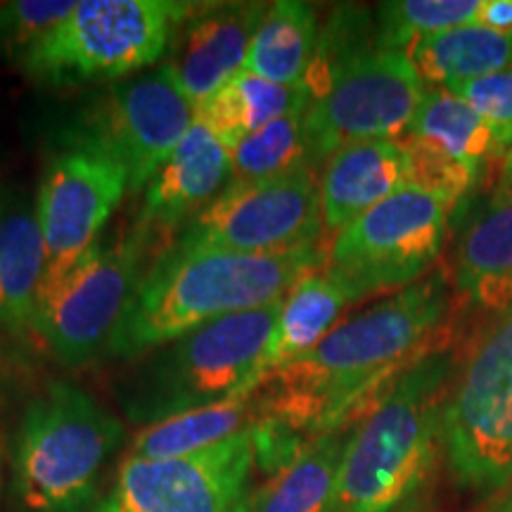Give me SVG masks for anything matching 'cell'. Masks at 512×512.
Wrapping results in <instances>:
<instances>
[{
    "label": "cell",
    "mask_w": 512,
    "mask_h": 512,
    "mask_svg": "<svg viewBox=\"0 0 512 512\" xmlns=\"http://www.w3.org/2000/svg\"><path fill=\"white\" fill-rule=\"evenodd\" d=\"M124 425L91 394L53 380L24 408L12 448V496L22 512H88Z\"/></svg>",
    "instance_id": "cell-4"
},
{
    "label": "cell",
    "mask_w": 512,
    "mask_h": 512,
    "mask_svg": "<svg viewBox=\"0 0 512 512\" xmlns=\"http://www.w3.org/2000/svg\"><path fill=\"white\" fill-rule=\"evenodd\" d=\"M354 425L351 422L313 439L290 465L249 494L242 512H330L339 465Z\"/></svg>",
    "instance_id": "cell-21"
},
{
    "label": "cell",
    "mask_w": 512,
    "mask_h": 512,
    "mask_svg": "<svg viewBox=\"0 0 512 512\" xmlns=\"http://www.w3.org/2000/svg\"><path fill=\"white\" fill-rule=\"evenodd\" d=\"M451 280L467 309L494 320L512 311V190L496 188L465 197L453 209Z\"/></svg>",
    "instance_id": "cell-17"
},
{
    "label": "cell",
    "mask_w": 512,
    "mask_h": 512,
    "mask_svg": "<svg viewBox=\"0 0 512 512\" xmlns=\"http://www.w3.org/2000/svg\"><path fill=\"white\" fill-rule=\"evenodd\" d=\"M411 183V159L399 140H356L320 169V214L325 233L344 226Z\"/></svg>",
    "instance_id": "cell-19"
},
{
    "label": "cell",
    "mask_w": 512,
    "mask_h": 512,
    "mask_svg": "<svg viewBox=\"0 0 512 512\" xmlns=\"http://www.w3.org/2000/svg\"><path fill=\"white\" fill-rule=\"evenodd\" d=\"M498 188H505V190H512V147L508 152H505L503 162H501V171H498V181H496Z\"/></svg>",
    "instance_id": "cell-32"
},
{
    "label": "cell",
    "mask_w": 512,
    "mask_h": 512,
    "mask_svg": "<svg viewBox=\"0 0 512 512\" xmlns=\"http://www.w3.org/2000/svg\"><path fill=\"white\" fill-rule=\"evenodd\" d=\"M503 133L512 124V67L448 88Z\"/></svg>",
    "instance_id": "cell-30"
},
{
    "label": "cell",
    "mask_w": 512,
    "mask_h": 512,
    "mask_svg": "<svg viewBox=\"0 0 512 512\" xmlns=\"http://www.w3.org/2000/svg\"><path fill=\"white\" fill-rule=\"evenodd\" d=\"M306 110L285 114L240 140L230 152L228 183L266 181V178L283 176L297 166L309 164Z\"/></svg>",
    "instance_id": "cell-27"
},
{
    "label": "cell",
    "mask_w": 512,
    "mask_h": 512,
    "mask_svg": "<svg viewBox=\"0 0 512 512\" xmlns=\"http://www.w3.org/2000/svg\"><path fill=\"white\" fill-rule=\"evenodd\" d=\"M415 72L425 86L448 88L512 67V34L484 24H465L425 36L408 48Z\"/></svg>",
    "instance_id": "cell-24"
},
{
    "label": "cell",
    "mask_w": 512,
    "mask_h": 512,
    "mask_svg": "<svg viewBox=\"0 0 512 512\" xmlns=\"http://www.w3.org/2000/svg\"><path fill=\"white\" fill-rule=\"evenodd\" d=\"M280 302L219 318L138 358L119 387L128 418L147 427L256 392V370L273 337Z\"/></svg>",
    "instance_id": "cell-5"
},
{
    "label": "cell",
    "mask_w": 512,
    "mask_h": 512,
    "mask_svg": "<svg viewBox=\"0 0 512 512\" xmlns=\"http://www.w3.org/2000/svg\"><path fill=\"white\" fill-rule=\"evenodd\" d=\"M306 86V145L318 171L339 147L356 140H399L427 93L408 50L382 48L377 41Z\"/></svg>",
    "instance_id": "cell-9"
},
{
    "label": "cell",
    "mask_w": 512,
    "mask_h": 512,
    "mask_svg": "<svg viewBox=\"0 0 512 512\" xmlns=\"http://www.w3.org/2000/svg\"><path fill=\"white\" fill-rule=\"evenodd\" d=\"M0 494H3V446H0Z\"/></svg>",
    "instance_id": "cell-35"
},
{
    "label": "cell",
    "mask_w": 512,
    "mask_h": 512,
    "mask_svg": "<svg viewBox=\"0 0 512 512\" xmlns=\"http://www.w3.org/2000/svg\"><path fill=\"white\" fill-rule=\"evenodd\" d=\"M268 3H195L174 38V69L178 83L192 105H202L235 72L245 67L249 43Z\"/></svg>",
    "instance_id": "cell-18"
},
{
    "label": "cell",
    "mask_w": 512,
    "mask_h": 512,
    "mask_svg": "<svg viewBox=\"0 0 512 512\" xmlns=\"http://www.w3.org/2000/svg\"><path fill=\"white\" fill-rule=\"evenodd\" d=\"M126 190L128 174L112 152L69 126L50 150L34 204L48 264L74 259L98 242Z\"/></svg>",
    "instance_id": "cell-14"
},
{
    "label": "cell",
    "mask_w": 512,
    "mask_h": 512,
    "mask_svg": "<svg viewBox=\"0 0 512 512\" xmlns=\"http://www.w3.org/2000/svg\"><path fill=\"white\" fill-rule=\"evenodd\" d=\"M451 280L444 271L356 313L330 335L259 384L261 420L311 444L356 422L396 377L430 354L453 313Z\"/></svg>",
    "instance_id": "cell-1"
},
{
    "label": "cell",
    "mask_w": 512,
    "mask_h": 512,
    "mask_svg": "<svg viewBox=\"0 0 512 512\" xmlns=\"http://www.w3.org/2000/svg\"><path fill=\"white\" fill-rule=\"evenodd\" d=\"M486 512H512V484L503 491L501 496L496 498L494 505H491V508Z\"/></svg>",
    "instance_id": "cell-33"
},
{
    "label": "cell",
    "mask_w": 512,
    "mask_h": 512,
    "mask_svg": "<svg viewBox=\"0 0 512 512\" xmlns=\"http://www.w3.org/2000/svg\"><path fill=\"white\" fill-rule=\"evenodd\" d=\"M484 0H392L375 10L377 43L408 50L425 36L475 24Z\"/></svg>",
    "instance_id": "cell-28"
},
{
    "label": "cell",
    "mask_w": 512,
    "mask_h": 512,
    "mask_svg": "<svg viewBox=\"0 0 512 512\" xmlns=\"http://www.w3.org/2000/svg\"><path fill=\"white\" fill-rule=\"evenodd\" d=\"M458 354L439 344L356 420L330 512H406L425 489L441 446V411Z\"/></svg>",
    "instance_id": "cell-3"
},
{
    "label": "cell",
    "mask_w": 512,
    "mask_h": 512,
    "mask_svg": "<svg viewBox=\"0 0 512 512\" xmlns=\"http://www.w3.org/2000/svg\"><path fill=\"white\" fill-rule=\"evenodd\" d=\"M48 266L36 211L15 207L0 214V325L31 330L36 294Z\"/></svg>",
    "instance_id": "cell-26"
},
{
    "label": "cell",
    "mask_w": 512,
    "mask_h": 512,
    "mask_svg": "<svg viewBox=\"0 0 512 512\" xmlns=\"http://www.w3.org/2000/svg\"><path fill=\"white\" fill-rule=\"evenodd\" d=\"M195 124V105L169 64L119 81L86 102L72 126L124 166L128 188H147Z\"/></svg>",
    "instance_id": "cell-12"
},
{
    "label": "cell",
    "mask_w": 512,
    "mask_h": 512,
    "mask_svg": "<svg viewBox=\"0 0 512 512\" xmlns=\"http://www.w3.org/2000/svg\"><path fill=\"white\" fill-rule=\"evenodd\" d=\"M195 3L81 0L15 67L38 86L119 81L162 60Z\"/></svg>",
    "instance_id": "cell-6"
},
{
    "label": "cell",
    "mask_w": 512,
    "mask_h": 512,
    "mask_svg": "<svg viewBox=\"0 0 512 512\" xmlns=\"http://www.w3.org/2000/svg\"><path fill=\"white\" fill-rule=\"evenodd\" d=\"M228 178V145L195 117L188 136L145 188V202L133 233L147 252L157 249L162 254L174 245L181 230L219 197Z\"/></svg>",
    "instance_id": "cell-16"
},
{
    "label": "cell",
    "mask_w": 512,
    "mask_h": 512,
    "mask_svg": "<svg viewBox=\"0 0 512 512\" xmlns=\"http://www.w3.org/2000/svg\"><path fill=\"white\" fill-rule=\"evenodd\" d=\"M354 302L347 287L325 271V266L299 280L280 302L273 337L256 370V382L261 384L280 368L316 349Z\"/></svg>",
    "instance_id": "cell-20"
},
{
    "label": "cell",
    "mask_w": 512,
    "mask_h": 512,
    "mask_svg": "<svg viewBox=\"0 0 512 512\" xmlns=\"http://www.w3.org/2000/svg\"><path fill=\"white\" fill-rule=\"evenodd\" d=\"M477 24L512 34V0H484Z\"/></svg>",
    "instance_id": "cell-31"
},
{
    "label": "cell",
    "mask_w": 512,
    "mask_h": 512,
    "mask_svg": "<svg viewBox=\"0 0 512 512\" xmlns=\"http://www.w3.org/2000/svg\"><path fill=\"white\" fill-rule=\"evenodd\" d=\"M498 140H501V145L505 147V152H508L510 147H512V124L505 128L503 133H498Z\"/></svg>",
    "instance_id": "cell-34"
},
{
    "label": "cell",
    "mask_w": 512,
    "mask_h": 512,
    "mask_svg": "<svg viewBox=\"0 0 512 512\" xmlns=\"http://www.w3.org/2000/svg\"><path fill=\"white\" fill-rule=\"evenodd\" d=\"M441 448L460 489L496 494L512 484V311L486 323L448 384Z\"/></svg>",
    "instance_id": "cell-8"
},
{
    "label": "cell",
    "mask_w": 512,
    "mask_h": 512,
    "mask_svg": "<svg viewBox=\"0 0 512 512\" xmlns=\"http://www.w3.org/2000/svg\"><path fill=\"white\" fill-rule=\"evenodd\" d=\"M254 467L252 427L190 456H128L93 512H242Z\"/></svg>",
    "instance_id": "cell-13"
},
{
    "label": "cell",
    "mask_w": 512,
    "mask_h": 512,
    "mask_svg": "<svg viewBox=\"0 0 512 512\" xmlns=\"http://www.w3.org/2000/svg\"><path fill=\"white\" fill-rule=\"evenodd\" d=\"M309 105L311 93L306 83L280 86L240 69L197 107L195 117L202 119L233 152V147L254 131Z\"/></svg>",
    "instance_id": "cell-22"
},
{
    "label": "cell",
    "mask_w": 512,
    "mask_h": 512,
    "mask_svg": "<svg viewBox=\"0 0 512 512\" xmlns=\"http://www.w3.org/2000/svg\"><path fill=\"white\" fill-rule=\"evenodd\" d=\"M325 259L320 242L275 254L164 249L147 266L107 356L138 361L214 320L280 302Z\"/></svg>",
    "instance_id": "cell-2"
},
{
    "label": "cell",
    "mask_w": 512,
    "mask_h": 512,
    "mask_svg": "<svg viewBox=\"0 0 512 512\" xmlns=\"http://www.w3.org/2000/svg\"><path fill=\"white\" fill-rule=\"evenodd\" d=\"M323 233L320 171L304 164L266 181L226 183L171 247L275 254L316 245Z\"/></svg>",
    "instance_id": "cell-11"
},
{
    "label": "cell",
    "mask_w": 512,
    "mask_h": 512,
    "mask_svg": "<svg viewBox=\"0 0 512 512\" xmlns=\"http://www.w3.org/2000/svg\"><path fill=\"white\" fill-rule=\"evenodd\" d=\"M453 209L439 192L406 185L339 230L328 245L325 271L356 302L418 283L444 252Z\"/></svg>",
    "instance_id": "cell-10"
},
{
    "label": "cell",
    "mask_w": 512,
    "mask_h": 512,
    "mask_svg": "<svg viewBox=\"0 0 512 512\" xmlns=\"http://www.w3.org/2000/svg\"><path fill=\"white\" fill-rule=\"evenodd\" d=\"M74 5L69 0H15L0 5V57L15 64L48 36Z\"/></svg>",
    "instance_id": "cell-29"
},
{
    "label": "cell",
    "mask_w": 512,
    "mask_h": 512,
    "mask_svg": "<svg viewBox=\"0 0 512 512\" xmlns=\"http://www.w3.org/2000/svg\"><path fill=\"white\" fill-rule=\"evenodd\" d=\"M145 256V245L131 230L46 266L31 332L55 361L79 368L107 356L147 271Z\"/></svg>",
    "instance_id": "cell-7"
},
{
    "label": "cell",
    "mask_w": 512,
    "mask_h": 512,
    "mask_svg": "<svg viewBox=\"0 0 512 512\" xmlns=\"http://www.w3.org/2000/svg\"><path fill=\"white\" fill-rule=\"evenodd\" d=\"M318 38L320 24L313 5L278 0L268 5L256 27L242 69L280 86H302L316 60Z\"/></svg>",
    "instance_id": "cell-23"
},
{
    "label": "cell",
    "mask_w": 512,
    "mask_h": 512,
    "mask_svg": "<svg viewBox=\"0 0 512 512\" xmlns=\"http://www.w3.org/2000/svg\"><path fill=\"white\" fill-rule=\"evenodd\" d=\"M261 420L259 392H247L211 406L185 411L143 427L131 444L133 458H178L204 451Z\"/></svg>",
    "instance_id": "cell-25"
},
{
    "label": "cell",
    "mask_w": 512,
    "mask_h": 512,
    "mask_svg": "<svg viewBox=\"0 0 512 512\" xmlns=\"http://www.w3.org/2000/svg\"><path fill=\"white\" fill-rule=\"evenodd\" d=\"M399 143L411 159V183L439 192L456 207L505 157L496 128L444 88H427Z\"/></svg>",
    "instance_id": "cell-15"
}]
</instances>
